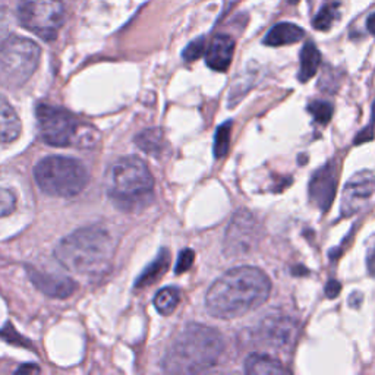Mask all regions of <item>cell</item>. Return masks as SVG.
<instances>
[{"label": "cell", "mask_w": 375, "mask_h": 375, "mask_svg": "<svg viewBox=\"0 0 375 375\" xmlns=\"http://www.w3.org/2000/svg\"><path fill=\"white\" fill-rule=\"evenodd\" d=\"M271 281L262 270L242 265L218 277L206 293V306L215 318L243 317L267 302Z\"/></svg>", "instance_id": "cell-1"}, {"label": "cell", "mask_w": 375, "mask_h": 375, "mask_svg": "<svg viewBox=\"0 0 375 375\" xmlns=\"http://www.w3.org/2000/svg\"><path fill=\"white\" fill-rule=\"evenodd\" d=\"M225 351L223 336L213 327L188 324L171 343L163 368L171 374H198L213 368Z\"/></svg>", "instance_id": "cell-2"}, {"label": "cell", "mask_w": 375, "mask_h": 375, "mask_svg": "<svg viewBox=\"0 0 375 375\" xmlns=\"http://www.w3.org/2000/svg\"><path fill=\"white\" fill-rule=\"evenodd\" d=\"M112 255L111 233L99 225L75 230L55 249L56 260L69 271L81 276H99L108 267Z\"/></svg>", "instance_id": "cell-3"}, {"label": "cell", "mask_w": 375, "mask_h": 375, "mask_svg": "<svg viewBox=\"0 0 375 375\" xmlns=\"http://www.w3.org/2000/svg\"><path fill=\"white\" fill-rule=\"evenodd\" d=\"M107 192L122 207H135L153 192L154 179L147 164L134 155L118 160L107 171Z\"/></svg>", "instance_id": "cell-4"}, {"label": "cell", "mask_w": 375, "mask_h": 375, "mask_svg": "<svg viewBox=\"0 0 375 375\" xmlns=\"http://www.w3.org/2000/svg\"><path fill=\"white\" fill-rule=\"evenodd\" d=\"M34 178L43 192L52 197L71 198L85 188L88 171L80 160L50 155L36 166Z\"/></svg>", "instance_id": "cell-5"}, {"label": "cell", "mask_w": 375, "mask_h": 375, "mask_svg": "<svg viewBox=\"0 0 375 375\" xmlns=\"http://www.w3.org/2000/svg\"><path fill=\"white\" fill-rule=\"evenodd\" d=\"M41 50L37 43L25 37L10 36L0 44V85L17 90L38 68Z\"/></svg>", "instance_id": "cell-6"}, {"label": "cell", "mask_w": 375, "mask_h": 375, "mask_svg": "<svg viewBox=\"0 0 375 375\" xmlns=\"http://www.w3.org/2000/svg\"><path fill=\"white\" fill-rule=\"evenodd\" d=\"M18 18L21 25L31 33L45 41H52L64 25L65 6L62 0H21Z\"/></svg>", "instance_id": "cell-7"}, {"label": "cell", "mask_w": 375, "mask_h": 375, "mask_svg": "<svg viewBox=\"0 0 375 375\" xmlns=\"http://www.w3.org/2000/svg\"><path fill=\"white\" fill-rule=\"evenodd\" d=\"M36 115L40 136L45 144L53 147L76 146L81 127L72 113L57 106L40 104Z\"/></svg>", "instance_id": "cell-8"}, {"label": "cell", "mask_w": 375, "mask_h": 375, "mask_svg": "<svg viewBox=\"0 0 375 375\" xmlns=\"http://www.w3.org/2000/svg\"><path fill=\"white\" fill-rule=\"evenodd\" d=\"M264 230L253 213L239 210L232 217L225 236V254L227 257H243L258 248Z\"/></svg>", "instance_id": "cell-9"}, {"label": "cell", "mask_w": 375, "mask_h": 375, "mask_svg": "<svg viewBox=\"0 0 375 375\" xmlns=\"http://www.w3.org/2000/svg\"><path fill=\"white\" fill-rule=\"evenodd\" d=\"M375 199V174L369 170L358 171L343 188L341 215L351 217L368 210Z\"/></svg>", "instance_id": "cell-10"}, {"label": "cell", "mask_w": 375, "mask_h": 375, "mask_svg": "<svg viewBox=\"0 0 375 375\" xmlns=\"http://www.w3.org/2000/svg\"><path fill=\"white\" fill-rule=\"evenodd\" d=\"M299 334V324L290 316L270 314L265 317L258 327V337L265 346L277 351H289L293 348Z\"/></svg>", "instance_id": "cell-11"}, {"label": "cell", "mask_w": 375, "mask_h": 375, "mask_svg": "<svg viewBox=\"0 0 375 375\" xmlns=\"http://www.w3.org/2000/svg\"><path fill=\"white\" fill-rule=\"evenodd\" d=\"M337 191V170L333 163L318 169L309 182V199L321 211L332 207Z\"/></svg>", "instance_id": "cell-12"}, {"label": "cell", "mask_w": 375, "mask_h": 375, "mask_svg": "<svg viewBox=\"0 0 375 375\" xmlns=\"http://www.w3.org/2000/svg\"><path fill=\"white\" fill-rule=\"evenodd\" d=\"M28 276L33 281V285L55 299H65L76 290V285L71 278L60 277L56 274H45L36 270H28Z\"/></svg>", "instance_id": "cell-13"}, {"label": "cell", "mask_w": 375, "mask_h": 375, "mask_svg": "<svg viewBox=\"0 0 375 375\" xmlns=\"http://www.w3.org/2000/svg\"><path fill=\"white\" fill-rule=\"evenodd\" d=\"M234 53V41L230 36H215L208 45L206 53V62L208 68L217 72H225L232 64Z\"/></svg>", "instance_id": "cell-14"}, {"label": "cell", "mask_w": 375, "mask_h": 375, "mask_svg": "<svg viewBox=\"0 0 375 375\" xmlns=\"http://www.w3.org/2000/svg\"><path fill=\"white\" fill-rule=\"evenodd\" d=\"M305 37L304 29L298 25L290 24V22H281L274 25L267 36L264 37V44L271 45V47H278V45H288L298 43Z\"/></svg>", "instance_id": "cell-15"}, {"label": "cell", "mask_w": 375, "mask_h": 375, "mask_svg": "<svg viewBox=\"0 0 375 375\" xmlns=\"http://www.w3.org/2000/svg\"><path fill=\"white\" fill-rule=\"evenodd\" d=\"M21 134V120L13 107L0 97V144L12 143Z\"/></svg>", "instance_id": "cell-16"}, {"label": "cell", "mask_w": 375, "mask_h": 375, "mask_svg": "<svg viewBox=\"0 0 375 375\" xmlns=\"http://www.w3.org/2000/svg\"><path fill=\"white\" fill-rule=\"evenodd\" d=\"M245 371L251 375H261V374H285L288 369L283 367L280 361L270 355L264 353H253L246 358L245 361Z\"/></svg>", "instance_id": "cell-17"}, {"label": "cell", "mask_w": 375, "mask_h": 375, "mask_svg": "<svg viewBox=\"0 0 375 375\" xmlns=\"http://www.w3.org/2000/svg\"><path fill=\"white\" fill-rule=\"evenodd\" d=\"M135 144L139 150L146 151L150 155H154V157H159L167 146L164 134L159 128H151L139 132L135 136Z\"/></svg>", "instance_id": "cell-18"}, {"label": "cell", "mask_w": 375, "mask_h": 375, "mask_svg": "<svg viewBox=\"0 0 375 375\" xmlns=\"http://www.w3.org/2000/svg\"><path fill=\"white\" fill-rule=\"evenodd\" d=\"M321 65V53L314 43H306L301 52V66L298 78L301 83H308Z\"/></svg>", "instance_id": "cell-19"}, {"label": "cell", "mask_w": 375, "mask_h": 375, "mask_svg": "<svg viewBox=\"0 0 375 375\" xmlns=\"http://www.w3.org/2000/svg\"><path fill=\"white\" fill-rule=\"evenodd\" d=\"M167 267H169V253L166 251V249H163L160 255L148 265V269H146L143 274L139 276L136 288H144V286L153 285L155 280H159L166 273Z\"/></svg>", "instance_id": "cell-20"}, {"label": "cell", "mask_w": 375, "mask_h": 375, "mask_svg": "<svg viewBox=\"0 0 375 375\" xmlns=\"http://www.w3.org/2000/svg\"><path fill=\"white\" fill-rule=\"evenodd\" d=\"M181 301V292L176 288H163L154 298V305L162 316H170Z\"/></svg>", "instance_id": "cell-21"}, {"label": "cell", "mask_w": 375, "mask_h": 375, "mask_svg": "<svg viewBox=\"0 0 375 375\" xmlns=\"http://www.w3.org/2000/svg\"><path fill=\"white\" fill-rule=\"evenodd\" d=\"M337 15H339L337 3H327L316 15L314 21H312V25H314V28H317L320 31L330 29L337 18Z\"/></svg>", "instance_id": "cell-22"}, {"label": "cell", "mask_w": 375, "mask_h": 375, "mask_svg": "<svg viewBox=\"0 0 375 375\" xmlns=\"http://www.w3.org/2000/svg\"><path fill=\"white\" fill-rule=\"evenodd\" d=\"M230 132H232V122H226L215 131L214 136V155L217 159H222L226 155L230 144Z\"/></svg>", "instance_id": "cell-23"}, {"label": "cell", "mask_w": 375, "mask_h": 375, "mask_svg": "<svg viewBox=\"0 0 375 375\" xmlns=\"http://www.w3.org/2000/svg\"><path fill=\"white\" fill-rule=\"evenodd\" d=\"M308 111L309 113L314 116V119L321 123V125H325L330 122L332 116H333V104L330 101H325V100H317V101H311L309 106H308Z\"/></svg>", "instance_id": "cell-24"}, {"label": "cell", "mask_w": 375, "mask_h": 375, "mask_svg": "<svg viewBox=\"0 0 375 375\" xmlns=\"http://www.w3.org/2000/svg\"><path fill=\"white\" fill-rule=\"evenodd\" d=\"M17 208V197L9 190L0 188V217L12 214Z\"/></svg>", "instance_id": "cell-25"}, {"label": "cell", "mask_w": 375, "mask_h": 375, "mask_svg": "<svg viewBox=\"0 0 375 375\" xmlns=\"http://www.w3.org/2000/svg\"><path fill=\"white\" fill-rule=\"evenodd\" d=\"M204 53H206V38L199 37L186 45V49L183 52V59L186 62H192L199 59Z\"/></svg>", "instance_id": "cell-26"}, {"label": "cell", "mask_w": 375, "mask_h": 375, "mask_svg": "<svg viewBox=\"0 0 375 375\" xmlns=\"http://www.w3.org/2000/svg\"><path fill=\"white\" fill-rule=\"evenodd\" d=\"M194 251L192 249H183V251L179 254V260H178V264H176V273L181 274V273H185L190 270L194 264Z\"/></svg>", "instance_id": "cell-27"}, {"label": "cell", "mask_w": 375, "mask_h": 375, "mask_svg": "<svg viewBox=\"0 0 375 375\" xmlns=\"http://www.w3.org/2000/svg\"><path fill=\"white\" fill-rule=\"evenodd\" d=\"M9 28H10L9 12L5 8H0V44L9 37Z\"/></svg>", "instance_id": "cell-28"}, {"label": "cell", "mask_w": 375, "mask_h": 375, "mask_svg": "<svg viewBox=\"0 0 375 375\" xmlns=\"http://www.w3.org/2000/svg\"><path fill=\"white\" fill-rule=\"evenodd\" d=\"M367 269L368 273L375 277V234L368 241L367 248Z\"/></svg>", "instance_id": "cell-29"}, {"label": "cell", "mask_w": 375, "mask_h": 375, "mask_svg": "<svg viewBox=\"0 0 375 375\" xmlns=\"http://www.w3.org/2000/svg\"><path fill=\"white\" fill-rule=\"evenodd\" d=\"M340 289H341V286H340V283H339V281H336V280H330V281H328V283H327V286H325V293H327V296H328V298H336V296H337V293L340 292Z\"/></svg>", "instance_id": "cell-30"}, {"label": "cell", "mask_w": 375, "mask_h": 375, "mask_svg": "<svg viewBox=\"0 0 375 375\" xmlns=\"http://www.w3.org/2000/svg\"><path fill=\"white\" fill-rule=\"evenodd\" d=\"M367 28H368L369 33L375 37V13L369 15V18L367 21Z\"/></svg>", "instance_id": "cell-31"}, {"label": "cell", "mask_w": 375, "mask_h": 375, "mask_svg": "<svg viewBox=\"0 0 375 375\" xmlns=\"http://www.w3.org/2000/svg\"><path fill=\"white\" fill-rule=\"evenodd\" d=\"M38 371L40 369L37 367H31V365H25V367H22V368L18 369L20 374H22V372H38Z\"/></svg>", "instance_id": "cell-32"}, {"label": "cell", "mask_w": 375, "mask_h": 375, "mask_svg": "<svg viewBox=\"0 0 375 375\" xmlns=\"http://www.w3.org/2000/svg\"><path fill=\"white\" fill-rule=\"evenodd\" d=\"M288 2H289L290 5H296V3H298V2H299V0H288Z\"/></svg>", "instance_id": "cell-33"}]
</instances>
